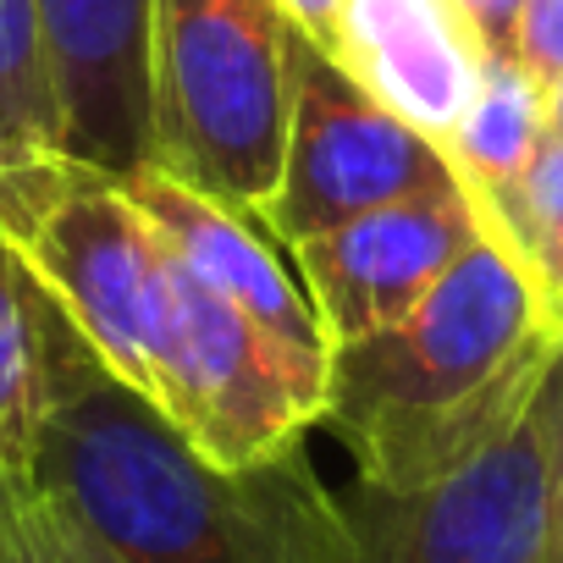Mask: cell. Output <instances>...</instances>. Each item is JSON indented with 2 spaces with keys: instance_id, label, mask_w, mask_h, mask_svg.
<instances>
[{
  "instance_id": "cell-1",
  "label": "cell",
  "mask_w": 563,
  "mask_h": 563,
  "mask_svg": "<svg viewBox=\"0 0 563 563\" xmlns=\"http://www.w3.org/2000/svg\"><path fill=\"white\" fill-rule=\"evenodd\" d=\"M29 481L117 563H360L305 442L249 470L199 459L45 294V415Z\"/></svg>"
},
{
  "instance_id": "cell-2",
  "label": "cell",
  "mask_w": 563,
  "mask_h": 563,
  "mask_svg": "<svg viewBox=\"0 0 563 563\" xmlns=\"http://www.w3.org/2000/svg\"><path fill=\"white\" fill-rule=\"evenodd\" d=\"M558 349L525 271L481 232L415 310L332 349L321 420L360 486L420 492L503 437Z\"/></svg>"
},
{
  "instance_id": "cell-3",
  "label": "cell",
  "mask_w": 563,
  "mask_h": 563,
  "mask_svg": "<svg viewBox=\"0 0 563 563\" xmlns=\"http://www.w3.org/2000/svg\"><path fill=\"white\" fill-rule=\"evenodd\" d=\"M288 40L271 0H150V166L254 216L288 133Z\"/></svg>"
},
{
  "instance_id": "cell-4",
  "label": "cell",
  "mask_w": 563,
  "mask_h": 563,
  "mask_svg": "<svg viewBox=\"0 0 563 563\" xmlns=\"http://www.w3.org/2000/svg\"><path fill=\"white\" fill-rule=\"evenodd\" d=\"M0 238L100 365L150 404L172 316V254L128 183L62 150L0 166Z\"/></svg>"
},
{
  "instance_id": "cell-5",
  "label": "cell",
  "mask_w": 563,
  "mask_h": 563,
  "mask_svg": "<svg viewBox=\"0 0 563 563\" xmlns=\"http://www.w3.org/2000/svg\"><path fill=\"white\" fill-rule=\"evenodd\" d=\"M563 459V349L525 409L470 464L420 486H360L343 503L360 563H547Z\"/></svg>"
},
{
  "instance_id": "cell-6",
  "label": "cell",
  "mask_w": 563,
  "mask_h": 563,
  "mask_svg": "<svg viewBox=\"0 0 563 563\" xmlns=\"http://www.w3.org/2000/svg\"><path fill=\"white\" fill-rule=\"evenodd\" d=\"M150 404L221 470H249L305 442L327 404V365L282 349L172 260V316L150 376Z\"/></svg>"
},
{
  "instance_id": "cell-7",
  "label": "cell",
  "mask_w": 563,
  "mask_h": 563,
  "mask_svg": "<svg viewBox=\"0 0 563 563\" xmlns=\"http://www.w3.org/2000/svg\"><path fill=\"white\" fill-rule=\"evenodd\" d=\"M448 183L453 166L426 133L376 106L327 51L288 40V133L276 183L254 210L282 249Z\"/></svg>"
},
{
  "instance_id": "cell-8",
  "label": "cell",
  "mask_w": 563,
  "mask_h": 563,
  "mask_svg": "<svg viewBox=\"0 0 563 563\" xmlns=\"http://www.w3.org/2000/svg\"><path fill=\"white\" fill-rule=\"evenodd\" d=\"M481 238V221L459 183L393 199L343 227L288 243L294 276L316 310L327 349L371 338L415 310L431 282Z\"/></svg>"
},
{
  "instance_id": "cell-9",
  "label": "cell",
  "mask_w": 563,
  "mask_h": 563,
  "mask_svg": "<svg viewBox=\"0 0 563 563\" xmlns=\"http://www.w3.org/2000/svg\"><path fill=\"white\" fill-rule=\"evenodd\" d=\"M62 155L100 172L150 166V0H34Z\"/></svg>"
},
{
  "instance_id": "cell-10",
  "label": "cell",
  "mask_w": 563,
  "mask_h": 563,
  "mask_svg": "<svg viewBox=\"0 0 563 563\" xmlns=\"http://www.w3.org/2000/svg\"><path fill=\"white\" fill-rule=\"evenodd\" d=\"M133 205L150 216L155 238L166 243V254L194 276L205 282L210 294H221L232 310H243L254 327H265L282 349H294L316 365L332 360L321 327H316V310L299 288V276L276 260V249L260 238L254 216L221 205L216 194L205 188H188L183 177L161 172V166H139L122 177Z\"/></svg>"
},
{
  "instance_id": "cell-11",
  "label": "cell",
  "mask_w": 563,
  "mask_h": 563,
  "mask_svg": "<svg viewBox=\"0 0 563 563\" xmlns=\"http://www.w3.org/2000/svg\"><path fill=\"white\" fill-rule=\"evenodd\" d=\"M332 62L442 150L475 95L486 51L453 0H338Z\"/></svg>"
},
{
  "instance_id": "cell-12",
  "label": "cell",
  "mask_w": 563,
  "mask_h": 563,
  "mask_svg": "<svg viewBox=\"0 0 563 563\" xmlns=\"http://www.w3.org/2000/svg\"><path fill=\"white\" fill-rule=\"evenodd\" d=\"M547 133H552L547 84H536L514 56H486L459 128L442 139L453 183L464 188V199H470L486 238L508 221V210L519 199V183H525V172H530Z\"/></svg>"
},
{
  "instance_id": "cell-13",
  "label": "cell",
  "mask_w": 563,
  "mask_h": 563,
  "mask_svg": "<svg viewBox=\"0 0 563 563\" xmlns=\"http://www.w3.org/2000/svg\"><path fill=\"white\" fill-rule=\"evenodd\" d=\"M45 415V288L0 238V475H29Z\"/></svg>"
},
{
  "instance_id": "cell-14",
  "label": "cell",
  "mask_w": 563,
  "mask_h": 563,
  "mask_svg": "<svg viewBox=\"0 0 563 563\" xmlns=\"http://www.w3.org/2000/svg\"><path fill=\"white\" fill-rule=\"evenodd\" d=\"M492 243H503L508 260L525 271L547 332L563 343V139L558 133L541 139L519 183V199L508 221L492 232Z\"/></svg>"
},
{
  "instance_id": "cell-15",
  "label": "cell",
  "mask_w": 563,
  "mask_h": 563,
  "mask_svg": "<svg viewBox=\"0 0 563 563\" xmlns=\"http://www.w3.org/2000/svg\"><path fill=\"white\" fill-rule=\"evenodd\" d=\"M51 150H62V122L45 73L40 7L34 0H0V166Z\"/></svg>"
},
{
  "instance_id": "cell-16",
  "label": "cell",
  "mask_w": 563,
  "mask_h": 563,
  "mask_svg": "<svg viewBox=\"0 0 563 563\" xmlns=\"http://www.w3.org/2000/svg\"><path fill=\"white\" fill-rule=\"evenodd\" d=\"M0 563H117L29 475H0Z\"/></svg>"
},
{
  "instance_id": "cell-17",
  "label": "cell",
  "mask_w": 563,
  "mask_h": 563,
  "mask_svg": "<svg viewBox=\"0 0 563 563\" xmlns=\"http://www.w3.org/2000/svg\"><path fill=\"white\" fill-rule=\"evenodd\" d=\"M508 56L552 95V84L563 78V0H525Z\"/></svg>"
},
{
  "instance_id": "cell-18",
  "label": "cell",
  "mask_w": 563,
  "mask_h": 563,
  "mask_svg": "<svg viewBox=\"0 0 563 563\" xmlns=\"http://www.w3.org/2000/svg\"><path fill=\"white\" fill-rule=\"evenodd\" d=\"M453 7L464 12V23L475 29L486 56H508L514 51V23H519L525 0H453Z\"/></svg>"
},
{
  "instance_id": "cell-19",
  "label": "cell",
  "mask_w": 563,
  "mask_h": 563,
  "mask_svg": "<svg viewBox=\"0 0 563 563\" xmlns=\"http://www.w3.org/2000/svg\"><path fill=\"white\" fill-rule=\"evenodd\" d=\"M271 7L282 12V23H288L299 40H310L316 51L332 56V40H338V0H271Z\"/></svg>"
},
{
  "instance_id": "cell-20",
  "label": "cell",
  "mask_w": 563,
  "mask_h": 563,
  "mask_svg": "<svg viewBox=\"0 0 563 563\" xmlns=\"http://www.w3.org/2000/svg\"><path fill=\"white\" fill-rule=\"evenodd\" d=\"M547 563H563V459H558V481H552V541H547Z\"/></svg>"
},
{
  "instance_id": "cell-21",
  "label": "cell",
  "mask_w": 563,
  "mask_h": 563,
  "mask_svg": "<svg viewBox=\"0 0 563 563\" xmlns=\"http://www.w3.org/2000/svg\"><path fill=\"white\" fill-rule=\"evenodd\" d=\"M547 117H552V133L563 139V78L552 84V95H547Z\"/></svg>"
}]
</instances>
